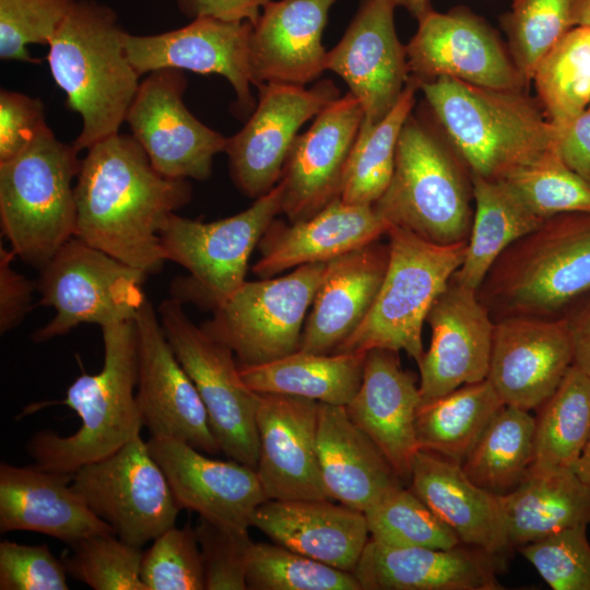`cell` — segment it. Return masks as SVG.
<instances>
[{
  "instance_id": "cell-1",
  "label": "cell",
  "mask_w": 590,
  "mask_h": 590,
  "mask_svg": "<svg viewBox=\"0 0 590 590\" xmlns=\"http://www.w3.org/2000/svg\"><path fill=\"white\" fill-rule=\"evenodd\" d=\"M74 194V236L151 274L166 261L161 231L190 201L191 185L157 172L133 135L118 132L86 150Z\"/></svg>"
},
{
  "instance_id": "cell-2",
  "label": "cell",
  "mask_w": 590,
  "mask_h": 590,
  "mask_svg": "<svg viewBox=\"0 0 590 590\" xmlns=\"http://www.w3.org/2000/svg\"><path fill=\"white\" fill-rule=\"evenodd\" d=\"M469 175L503 180L558 152L559 130L526 90L441 76L418 84Z\"/></svg>"
},
{
  "instance_id": "cell-3",
  "label": "cell",
  "mask_w": 590,
  "mask_h": 590,
  "mask_svg": "<svg viewBox=\"0 0 590 590\" xmlns=\"http://www.w3.org/2000/svg\"><path fill=\"white\" fill-rule=\"evenodd\" d=\"M116 12L95 0H76L49 43L47 60L66 106L82 119L73 142L80 153L118 133L135 97L140 74L126 50Z\"/></svg>"
},
{
  "instance_id": "cell-4",
  "label": "cell",
  "mask_w": 590,
  "mask_h": 590,
  "mask_svg": "<svg viewBox=\"0 0 590 590\" xmlns=\"http://www.w3.org/2000/svg\"><path fill=\"white\" fill-rule=\"evenodd\" d=\"M104 364L94 375L82 374L59 403L71 408L81 426L69 436L44 429L26 445L34 465L73 475L80 468L101 460L140 435L143 427L135 390L138 340L133 320L102 328Z\"/></svg>"
},
{
  "instance_id": "cell-5",
  "label": "cell",
  "mask_w": 590,
  "mask_h": 590,
  "mask_svg": "<svg viewBox=\"0 0 590 590\" xmlns=\"http://www.w3.org/2000/svg\"><path fill=\"white\" fill-rule=\"evenodd\" d=\"M590 291V212L545 219L510 245L477 290L494 321L557 318Z\"/></svg>"
},
{
  "instance_id": "cell-6",
  "label": "cell",
  "mask_w": 590,
  "mask_h": 590,
  "mask_svg": "<svg viewBox=\"0 0 590 590\" xmlns=\"http://www.w3.org/2000/svg\"><path fill=\"white\" fill-rule=\"evenodd\" d=\"M469 172L447 139L412 113L396 151L391 180L373 204L390 225L437 244L469 239L473 211Z\"/></svg>"
},
{
  "instance_id": "cell-7",
  "label": "cell",
  "mask_w": 590,
  "mask_h": 590,
  "mask_svg": "<svg viewBox=\"0 0 590 590\" xmlns=\"http://www.w3.org/2000/svg\"><path fill=\"white\" fill-rule=\"evenodd\" d=\"M78 155L47 125L20 154L0 162L2 234L14 255L36 269L75 234Z\"/></svg>"
},
{
  "instance_id": "cell-8",
  "label": "cell",
  "mask_w": 590,
  "mask_h": 590,
  "mask_svg": "<svg viewBox=\"0 0 590 590\" xmlns=\"http://www.w3.org/2000/svg\"><path fill=\"white\" fill-rule=\"evenodd\" d=\"M387 235L389 260L373 306L333 353L403 351L418 364L424 322L462 264L468 240L437 244L399 226H390Z\"/></svg>"
},
{
  "instance_id": "cell-9",
  "label": "cell",
  "mask_w": 590,
  "mask_h": 590,
  "mask_svg": "<svg viewBox=\"0 0 590 590\" xmlns=\"http://www.w3.org/2000/svg\"><path fill=\"white\" fill-rule=\"evenodd\" d=\"M283 187L279 182L245 211L214 222L173 213L161 231L166 261L188 271L170 286L172 297L215 310L246 281L249 258L276 214Z\"/></svg>"
},
{
  "instance_id": "cell-10",
  "label": "cell",
  "mask_w": 590,
  "mask_h": 590,
  "mask_svg": "<svg viewBox=\"0 0 590 590\" xmlns=\"http://www.w3.org/2000/svg\"><path fill=\"white\" fill-rule=\"evenodd\" d=\"M146 275L73 236L40 270L39 304L52 307L55 316L34 332L33 341L51 340L81 323L103 328L133 320L146 299Z\"/></svg>"
},
{
  "instance_id": "cell-11",
  "label": "cell",
  "mask_w": 590,
  "mask_h": 590,
  "mask_svg": "<svg viewBox=\"0 0 590 590\" xmlns=\"http://www.w3.org/2000/svg\"><path fill=\"white\" fill-rule=\"evenodd\" d=\"M158 314L172 350L206 409L221 451L256 470L259 456L256 416L260 394L241 378L235 354L196 326L177 299L163 300Z\"/></svg>"
},
{
  "instance_id": "cell-12",
  "label": "cell",
  "mask_w": 590,
  "mask_h": 590,
  "mask_svg": "<svg viewBox=\"0 0 590 590\" xmlns=\"http://www.w3.org/2000/svg\"><path fill=\"white\" fill-rule=\"evenodd\" d=\"M327 262L299 266L280 278L245 281L201 327L226 344L239 366L266 364L296 352L306 314Z\"/></svg>"
},
{
  "instance_id": "cell-13",
  "label": "cell",
  "mask_w": 590,
  "mask_h": 590,
  "mask_svg": "<svg viewBox=\"0 0 590 590\" xmlns=\"http://www.w3.org/2000/svg\"><path fill=\"white\" fill-rule=\"evenodd\" d=\"M71 484L119 539L138 547L175 527L180 511L163 470L140 435L80 468Z\"/></svg>"
},
{
  "instance_id": "cell-14",
  "label": "cell",
  "mask_w": 590,
  "mask_h": 590,
  "mask_svg": "<svg viewBox=\"0 0 590 590\" xmlns=\"http://www.w3.org/2000/svg\"><path fill=\"white\" fill-rule=\"evenodd\" d=\"M257 87V107L244 128L227 138L225 148L235 186L255 199L279 184L299 128L340 97L331 80L311 88L281 83Z\"/></svg>"
},
{
  "instance_id": "cell-15",
  "label": "cell",
  "mask_w": 590,
  "mask_h": 590,
  "mask_svg": "<svg viewBox=\"0 0 590 590\" xmlns=\"http://www.w3.org/2000/svg\"><path fill=\"white\" fill-rule=\"evenodd\" d=\"M182 70L160 69L140 83L126 121L153 167L170 178L206 180L227 138L203 125L184 104Z\"/></svg>"
},
{
  "instance_id": "cell-16",
  "label": "cell",
  "mask_w": 590,
  "mask_h": 590,
  "mask_svg": "<svg viewBox=\"0 0 590 590\" xmlns=\"http://www.w3.org/2000/svg\"><path fill=\"white\" fill-rule=\"evenodd\" d=\"M405 49L410 78L417 85L441 76L499 90L529 85L496 32L463 7L433 10L418 20Z\"/></svg>"
},
{
  "instance_id": "cell-17",
  "label": "cell",
  "mask_w": 590,
  "mask_h": 590,
  "mask_svg": "<svg viewBox=\"0 0 590 590\" xmlns=\"http://www.w3.org/2000/svg\"><path fill=\"white\" fill-rule=\"evenodd\" d=\"M138 382L135 399L151 437L182 440L196 449L221 451L206 409L192 380L177 359L160 317L145 299L135 314Z\"/></svg>"
},
{
  "instance_id": "cell-18",
  "label": "cell",
  "mask_w": 590,
  "mask_h": 590,
  "mask_svg": "<svg viewBox=\"0 0 590 590\" xmlns=\"http://www.w3.org/2000/svg\"><path fill=\"white\" fill-rule=\"evenodd\" d=\"M390 0H363L326 70L340 75L363 109L359 129L381 121L398 103L410 71L406 49L396 33Z\"/></svg>"
},
{
  "instance_id": "cell-19",
  "label": "cell",
  "mask_w": 590,
  "mask_h": 590,
  "mask_svg": "<svg viewBox=\"0 0 590 590\" xmlns=\"http://www.w3.org/2000/svg\"><path fill=\"white\" fill-rule=\"evenodd\" d=\"M251 30L248 21L200 16L161 34L127 33L126 50L140 75L168 68L224 76L236 93L238 110L246 114L255 107L249 63Z\"/></svg>"
},
{
  "instance_id": "cell-20",
  "label": "cell",
  "mask_w": 590,
  "mask_h": 590,
  "mask_svg": "<svg viewBox=\"0 0 590 590\" xmlns=\"http://www.w3.org/2000/svg\"><path fill=\"white\" fill-rule=\"evenodd\" d=\"M146 442L180 509L222 527L248 531L256 509L268 500L253 468L233 459H212L175 438L150 437Z\"/></svg>"
},
{
  "instance_id": "cell-21",
  "label": "cell",
  "mask_w": 590,
  "mask_h": 590,
  "mask_svg": "<svg viewBox=\"0 0 590 590\" xmlns=\"http://www.w3.org/2000/svg\"><path fill=\"white\" fill-rule=\"evenodd\" d=\"M573 366L562 317H507L495 321L487 380L505 405L535 410Z\"/></svg>"
},
{
  "instance_id": "cell-22",
  "label": "cell",
  "mask_w": 590,
  "mask_h": 590,
  "mask_svg": "<svg viewBox=\"0 0 590 590\" xmlns=\"http://www.w3.org/2000/svg\"><path fill=\"white\" fill-rule=\"evenodd\" d=\"M426 322L432 335L417 364L421 403L487 378L495 321L476 291L451 279Z\"/></svg>"
},
{
  "instance_id": "cell-23",
  "label": "cell",
  "mask_w": 590,
  "mask_h": 590,
  "mask_svg": "<svg viewBox=\"0 0 590 590\" xmlns=\"http://www.w3.org/2000/svg\"><path fill=\"white\" fill-rule=\"evenodd\" d=\"M363 120V109L347 92L319 113L298 134L280 184L282 209L291 223L307 220L340 197L346 163Z\"/></svg>"
},
{
  "instance_id": "cell-24",
  "label": "cell",
  "mask_w": 590,
  "mask_h": 590,
  "mask_svg": "<svg viewBox=\"0 0 590 590\" xmlns=\"http://www.w3.org/2000/svg\"><path fill=\"white\" fill-rule=\"evenodd\" d=\"M257 475L268 499H330L317 453L319 402L259 393Z\"/></svg>"
},
{
  "instance_id": "cell-25",
  "label": "cell",
  "mask_w": 590,
  "mask_h": 590,
  "mask_svg": "<svg viewBox=\"0 0 590 590\" xmlns=\"http://www.w3.org/2000/svg\"><path fill=\"white\" fill-rule=\"evenodd\" d=\"M420 405L418 385L402 368L399 353L384 349L366 352L361 386L345 410L403 483H410L413 460L420 450L415 429Z\"/></svg>"
},
{
  "instance_id": "cell-26",
  "label": "cell",
  "mask_w": 590,
  "mask_h": 590,
  "mask_svg": "<svg viewBox=\"0 0 590 590\" xmlns=\"http://www.w3.org/2000/svg\"><path fill=\"white\" fill-rule=\"evenodd\" d=\"M335 1L272 0L263 7L249 39L252 85L304 86L326 71L321 39Z\"/></svg>"
},
{
  "instance_id": "cell-27",
  "label": "cell",
  "mask_w": 590,
  "mask_h": 590,
  "mask_svg": "<svg viewBox=\"0 0 590 590\" xmlns=\"http://www.w3.org/2000/svg\"><path fill=\"white\" fill-rule=\"evenodd\" d=\"M495 557L463 543L393 547L370 539L352 574L362 590H500Z\"/></svg>"
},
{
  "instance_id": "cell-28",
  "label": "cell",
  "mask_w": 590,
  "mask_h": 590,
  "mask_svg": "<svg viewBox=\"0 0 590 590\" xmlns=\"http://www.w3.org/2000/svg\"><path fill=\"white\" fill-rule=\"evenodd\" d=\"M72 475L36 465L0 464V532L31 531L70 546L114 529L74 491Z\"/></svg>"
},
{
  "instance_id": "cell-29",
  "label": "cell",
  "mask_w": 590,
  "mask_h": 590,
  "mask_svg": "<svg viewBox=\"0 0 590 590\" xmlns=\"http://www.w3.org/2000/svg\"><path fill=\"white\" fill-rule=\"evenodd\" d=\"M389 227L373 204H347L339 197L307 220L290 225L273 220L258 244L261 256L252 272L264 279L291 268L328 262L380 239Z\"/></svg>"
},
{
  "instance_id": "cell-30",
  "label": "cell",
  "mask_w": 590,
  "mask_h": 590,
  "mask_svg": "<svg viewBox=\"0 0 590 590\" xmlns=\"http://www.w3.org/2000/svg\"><path fill=\"white\" fill-rule=\"evenodd\" d=\"M331 499H268L251 527L274 543L352 573L368 542L364 512Z\"/></svg>"
},
{
  "instance_id": "cell-31",
  "label": "cell",
  "mask_w": 590,
  "mask_h": 590,
  "mask_svg": "<svg viewBox=\"0 0 590 590\" xmlns=\"http://www.w3.org/2000/svg\"><path fill=\"white\" fill-rule=\"evenodd\" d=\"M388 260L389 246L378 239L327 262L304 323L299 351L333 353L371 308Z\"/></svg>"
},
{
  "instance_id": "cell-32",
  "label": "cell",
  "mask_w": 590,
  "mask_h": 590,
  "mask_svg": "<svg viewBox=\"0 0 590 590\" xmlns=\"http://www.w3.org/2000/svg\"><path fill=\"white\" fill-rule=\"evenodd\" d=\"M317 453L328 497L355 510L365 512L404 484L345 406L319 403Z\"/></svg>"
},
{
  "instance_id": "cell-33",
  "label": "cell",
  "mask_w": 590,
  "mask_h": 590,
  "mask_svg": "<svg viewBox=\"0 0 590 590\" xmlns=\"http://www.w3.org/2000/svg\"><path fill=\"white\" fill-rule=\"evenodd\" d=\"M410 488L461 543L494 556L510 548L499 496L474 484L460 463L418 450Z\"/></svg>"
},
{
  "instance_id": "cell-34",
  "label": "cell",
  "mask_w": 590,
  "mask_h": 590,
  "mask_svg": "<svg viewBox=\"0 0 590 590\" xmlns=\"http://www.w3.org/2000/svg\"><path fill=\"white\" fill-rule=\"evenodd\" d=\"M499 502L510 547L590 524V488L571 470L529 474Z\"/></svg>"
},
{
  "instance_id": "cell-35",
  "label": "cell",
  "mask_w": 590,
  "mask_h": 590,
  "mask_svg": "<svg viewBox=\"0 0 590 590\" xmlns=\"http://www.w3.org/2000/svg\"><path fill=\"white\" fill-rule=\"evenodd\" d=\"M366 353L315 354L297 350L256 366H239L257 393H280L332 405H347L357 392Z\"/></svg>"
},
{
  "instance_id": "cell-36",
  "label": "cell",
  "mask_w": 590,
  "mask_h": 590,
  "mask_svg": "<svg viewBox=\"0 0 590 590\" xmlns=\"http://www.w3.org/2000/svg\"><path fill=\"white\" fill-rule=\"evenodd\" d=\"M474 211L464 260L452 280L477 292L498 257L544 220L503 181L470 175Z\"/></svg>"
},
{
  "instance_id": "cell-37",
  "label": "cell",
  "mask_w": 590,
  "mask_h": 590,
  "mask_svg": "<svg viewBox=\"0 0 590 590\" xmlns=\"http://www.w3.org/2000/svg\"><path fill=\"white\" fill-rule=\"evenodd\" d=\"M503 405L487 379L421 403L415 422L418 449L461 464Z\"/></svg>"
},
{
  "instance_id": "cell-38",
  "label": "cell",
  "mask_w": 590,
  "mask_h": 590,
  "mask_svg": "<svg viewBox=\"0 0 590 590\" xmlns=\"http://www.w3.org/2000/svg\"><path fill=\"white\" fill-rule=\"evenodd\" d=\"M535 417L530 411L503 405L461 463L481 488L505 495L529 475L534 453Z\"/></svg>"
},
{
  "instance_id": "cell-39",
  "label": "cell",
  "mask_w": 590,
  "mask_h": 590,
  "mask_svg": "<svg viewBox=\"0 0 590 590\" xmlns=\"http://www.w3.org/2000/svg\"><path fill=\"white\" fill-rule=\"evenodd\" d=\"M536 410L529 474L573 471L590 434V376L573 365Z\"/></svg>"
},
{
  "instance_id": "cell-40",
  "label": "cell",
  "mask_w": 590,
  "mask_h": 590,
  "mask_svg": "<svg viewBox=\"0 0 590 590\" xmlns=\"http://www.w3.org/2000/svg\"><path fill=\"white\" fill-rule=\"evenodd\" d=\"M417 90L410 78L391 111L374 127L358 130L342 181L340 198L344 203L371 205L387 189L400 132L412 113Z\"/></svg>"
},
{
  "instance_id": "cell-41",
  "label": "cell",
  "mask_w": 590,
  "mask_h": 590,
  "mask_svg": "<svg viewBox=\"0 0 590 590\" xmlns=\"http://www.w3.org/2000/svg\"><path fill=\"white\" fill-rule=\"evenodd\" d=\"M547 119L557 128L590 107V28L571 27L539 61L532 80Z\"/></svg>"
},
{
  "instance_id": "cell-42",
  "label": "cell",
  "mask_w": 590,
  "mask_h": 590,
  "mask_svg": "<svg viewBox=\"0 0 590 590\" xmlns=\"http://www.w3.org/2000/svg\"><path fill=\"white\" fill-rule=\"evenodd\" d=\"M370 539L393 547L451 548L461 544L412 489L398 486L365 512Z\"/></svg>"
},
{
  "instance_id": "cell-43",
  "label": "cell",
  "mask_w": 590,
  "mask_h": 590,
  "mask_svg": "<svg viewBox=\"0 0 590 590\" xmlns=\"http://www.w3.org/2000/svg\"><path fill=\"white\" fill-rule=\"evenodd\" d=\"M250 590H362L355 576L276 543H255L247 573Z\"/></svg>"
},
{
  "instance_id": "cell-44",
  "label": "cell",
  "mask_w": 590,
  "mask_h": 590,
  "mask_svg": "<svg viewBox=\"0 0 590 590\" xmlns=\"http://www.w3.org/2000/svg\"><path fill=\"white\" fill-rule=\"evenodd\" d=\"M571 0H512L502 19L511 59L529 84L539 61L573 27Z\"/></svg>"
},
{
  "instance_id": "cell-45",
  "label": "cell",
  "mask_w": 590,
  "mask_h": 590,
  "mask_svg": "<svg viewBox=\"0 0 590 590\" xmlns=\"http://www.w3.org/2000/svg\"><path fill=\"white\" fill-rule=\"evenodd\" d=\"M498 181L505 182L542 220L590 212V184L571 170L558 152Z\"/></svg>"
},
{
  "instance_id": "cell-46",
  "label": "cell",
  "mask_w": 590,
  "mask_h": 590,
  "mask_svg": "<svg viewBox=\"0 0 590 590\" xmlns=\"http://www.w3.org/2000/svg\"><path fill=\"white\" fill-rule=\"evenodd\" d=\"M71 548L63 563L75 580L94 590H146L140 578L142 547L108 533L83 539Z\"/></svg>"
},
{
  "instance_id": "cell-47",
  "label": "cell",
  "mask_w": 590,
  "mask_h": 590,
  "mask_svg": "<svg viewBox=\"0 0 590 590\" xmlns=\"http://www.w3.org/2000/svg\"><path fill=\"white\" fill-rule=\"evenodd\" d=\"M140 578L146 590H203V564L194 528H169L142 554Z\"/></svg>"
},
{
  "instance_id": "cell-48",
  "label": "cell",
  "mask_w": 590,
  "mask_h": 590,
  "mask_svg": "<svg viewBox=\"0 0 590 590\" xmlns=\"http://www.w3.org/2000/svg\"><path fill=\"white\" fill-rule=\"evenodd\" d=\"M76 0H0V58L38 62L27 46L49 45Z\"/></svg>"
},
{
  "instance_id": "cell-49",
  "label": "cell",
  "mask_w": 590,
  "mask_h": 590,
  "mask_svg": "<svg viewBox=\"0 0 590 590\" xmlns=\"http://www.w3.org/2000/svg\"><path fill=\"white\" fill-rule=\"evenodd\" d=\"M586 524L519 547L553 590H590V543Z\"/></svg>"
},
{
  "instance_id": "cell-50",
  "label": "cell",
  "mask_w": 590,
  "mask_h": 590,
  "mask_svg": "<svg viewBox=\"0 0 590 590\" xmlns=\"http://www.w3.org/2000/svg\"><path fill=\"white\" fill-rule=\"evenodd\" d=\"M206 590H246L255 542L248 531L229 529L199 517L194 527Z\"/></svg>"
},
{
  "instance_id": "cell-51",
  "label": "cell",
  "mask_w": 590,
  "mask_h": 590,
  "mask_svg": "<svg viewBox=\"0 0 590 590\" xmlns=\"http://www.w3.org/2000/svg\"><path fill=\"white\" fill-rule=\"evenodd\" d=\"M67 568L47 544L0 542L1 590H67Z\"/></svg>"
},
{
  "instance_id": "cell-52",
  "label": "cell",
  "mask_w": 590,
  "mask_h": 590,
  "mask_svg": "<svg viewBox=\"0 0 590 590\" xmlns=\"http://www.w3.org/2000/svg\"><path fill=\"white\" fill-rule=\"evenodd\" d=\"M47 126L39 98L1 90L0 92V162L25 150Z\"/></svg>"
},
{
  "instance_id": "cell-53",
  "label": "cell",
  "mask_w": 590,
  "mask_h": 590,
  "mask_svg": "<svg viewBox=\"0 0 590 590\" xmlns=\"http://www.w3.org/2000/svg\"><path fill=\"white\" fill-rule=\"evenodd\" d=\"M16 256L0 245V333L16 328L32 307L36 283L17 273L13 268Z\"/></svg>"
},
{
  "instance_id": "cell-54",
  "label": "cell",
  "mask_w": 590,
  "mask_h": 590,
  "mask_svg": "<svg viewBox=\"0 0 590 590\" xmlns=\"http://www.w3.org/2000/svg\"><path fill=\"white\" fill-rule=\"evenodd\" d=\"M558 130L557 151L560 158L590 184V108Z\"/></svg>"
},
{
  "instance_id": "cell-55",
  "label": "cell",
  "mask_w": 590,
  "mask_h": 590,
  "mask_svg": "<svg viewBox=\"0 0 590 590\" xmlns=\"http://www.w3.org/2000/svg\"><path fill=\"white\" fill-rule=\"evenodd\" d=\"M272 0H176L188 17L213 16L225 21L257 22L263 7Z\"/></svg>"
},
{
  "instance_id": "cell-56",
  "label": "cell",
  "mask_w": 590,
  "mask_h": 590,
  "mask_svg": "<svg viewBox=\"0 0 590 590\" xmlns=\"http://www.w3.org/2000/svg\"><path fill=\"white\" fill-rule=\"evenodd\" d=\"M573 346V365L590 376V291L574 300L559 316Z\"/></svg>"
},
{
  "instance_id": "cell-57",
  "label": "cell",
  "mask_w": 590,
  "mask_h": 590,
  "mask_svg": "<svg viewBox=\"0 0 590 590\" xmlns=\"http://www.w3.org/2000/svg\"><path fill=\"white\" fill-rule=\"evenodd\" d=\"M573 471L590 488V434Z\"/></svg>"
},
{
  "instance_id": "cell-58",
  "label": "cell",
  "mask_w": 590,
  "mask_h": 590,
  "mask_svg": "<svg viewBox=\"0 0 590 590\" xmlns=\"http://www.w3.org/2000/svg\"><path fill=\"white\" fill-rule=\"evenodd\" d=\"M571 24L590 28V0H571Z\"/></svg>"
},
{
  "instance_id": "cell-59",
  "label": "cell",
  "mask_w": 590,
  "mask_h": 590,
  "mask_svg": "<svg viewBox=\"0 0 590 590\" xmlns=\"http://www.w3.org/2000/svg\"><path fill=\"white\" fill-rule=\"evenodd\" d=\"M394 7L406 9L417 21L433 11L430 0H390Z\"/></svg>"
},
{
  "instance_id": "cell-60",
  "label": "cell",
  "mask_w": 590,
  "mask_h": 590,
  "mask_svg": "<svg viewBox=\"0 0 590 590\" xmlns=\"http://www.w3.org/2000/svg\"><path fill=\"white\" fill-rule=\"evenodd\" d=\"M590 108V107H589Z\"/></svg>"
}]
</instances>
